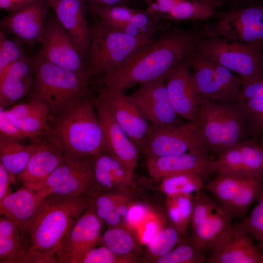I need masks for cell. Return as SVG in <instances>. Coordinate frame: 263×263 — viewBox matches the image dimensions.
I'll list each match as a JSON object with an SVG mask.
<instances>
[{
	"instance_id": "cell-44",
	"label": "cell",
	"mask_w": 263,
	"mask_h": 263,
	"mask_svg": "<svg viewBox=\"0 0 263 263\" xmlns=\"http://www.w3.org/2000/svg\"><path fill=\"white\" fill-rule=\"evenodd\" d=\"M139 261L138 255H119L101 244L89 250L81 263H134Z\"/></svg>"
},
{
	"instance_id": "cell-12",
	"label": "cell",
	"mask_w": 263,
	"mask_h": 263,
	"mask_svg": "<svg viewBox=\"0 0 263 263\" xmlns=\"http://www.w3.org/2000/svg\"><path fill=\"white\" fill-rule=\"evenodd\" d=\"M97 96L108 108L113 117L137 147L144 151L151 125L124 91H111L103 85Z\"/></svg>"
},
{
	"instance_id": "cell-19",
	"label": "cell",
	"mask_w": 263,
	"mask_h": 263,
	"mask_svg": "<svg viewBox=\"0 0 263 263\" xmlns=\"http://www.w3.org/2000/svg\"><path fill=\"white\" fill-rule=\"evenodd\" d=\"M63 152L60 140L50 131L38 144L25 169L17 176L23 186L35 190L58 166Z\"/></svg>"
},
{
	"instance_id": "cell-18",
	"label": "cell",
	"mask_w": 263,
	"mask_h": 263,
	"mask_svg": "<svg viewBox=\"0 0 263 263\" xmlns=\"http://www.w3.org/2000/svg\"><path fill=\"white\" fill-rule=\"evenodd\" d=\"M147 167L150 176L161 180L173 175L190 173L204 180L216 173L218 164L208 154L196 152L147 158Z\"/></svg>"
},
{
	"instance_id": "cell-15",
	"label": "cell",
	"mask_w": 263,
	"mask_h": 263,
	"mask_svg": "<svg viewBox=\"0 0 263 263\" xmlns=\"http://www.w3.org/2000/svg\"><path fill=\"white\" fill-rule=\"evenodd\" d=\"M128 95L153 126L163 128L183 123L170 101L165 78L141 83Z\"/></svg>"
},
{
	"instance_id": "cell-3",
	"label": "cell",
	"mask_w": 263,
	"mask_h": 263,
	"mask_svg": "<svg viewBox=\"0 0 263 263\" xmlns=\"http://www.w3.org/2000/svg\"><path fill=\"white\" fill-rule=\"evenodd\" d=\"M34 81L31 96L48 108L51 119L91 95L92 80L85 74L73 72L48 61L40 51L31 57Z\"/></svg>"
},
{
	"instance_id": "cell-33",
	"label": "cell",
	"mask_w": 263,
	"mask_h": 263,
	"mask_svg": "<svg viewBox=\"0 0 263 263\" xmlns=\"http://www.w3.org/2000/svg\"><path fill=\"white\" fill-rule=\"evenodd\" d=\"M37 147L38 144L24 145L0 135V163L8 171L11 183L25 169Z\"/></svg>"
},
{
	"instance_id": "cell-14",
	"label": "cell",
	"mask_w": 263,
	"mask_h": 263,
	"mask_svg": "<svg viewBox=\"0 0 263 263\" xmlns=\"http://www.w3.org/2000/svg\"><path fill=\"white\" fill-rule=\"evenodd\" d=\"M40 43V52L48 61L64 69L86 74L84 59L56 16L46 17Z\"/></svg>"
},
{
	"instance_id": "cell-5",
	"label": "cell",
	"mask_w": 263,
	"mask_h": 263,
	"mask_svg": "<svg viewBox=\"0 0 263 263\" xmlns=\"http://www.w3.org/2000/svg\"><path fill=\"white\" fill-rule=\"evenodd\" d=\"M196 121L210 151L216 156L250 138L244 109L236 100L223 102L202 98Z\"/></svg>"
},
{
	"instance_id": "cell-28",
	"label": "cell",
	"mask_w": 263,
	"mask_h": 263,
	"mask_svg": "<svg viewBox=\"0 0 263 263\" xmlns=\"http://www.w3.org/2000/svg\"><path fill=\"white\" fill-rule=\"evenodd\" d=\"M34 81L31 57L28 56L15 62L0 80V109H6L30 93Z\"/></svg>"
},
{
	"instance_id": "cell-9",
	"label": "cell",
	"mask_w": 263,
	"mask_h": 263,
	"mask_svg": "<svg viewBox=\"0 0 263 263\" xmlns=\"http://www.w3.org/2000/svg\"><path fill=\"white\" fill-rule=\"evenodd\" d=\"M187 59L202 98L223 102L236 100L243 83L239 75L197 50Z\"/></svg>"
},
{
	"instance_id": "cell-39",
	"label": "cell",
	"mask_w": 263,
	"mask_h": 263,
	"mask_svg": "<svg viewBox=\"0 0 263 263\" xmlns=\"http://www.w3.org/2000/svg\"><path fill=\"white\" fill-rule=\"evenodd\" d=\"M183 235L177 245L165 255L157 259L156 263H204L207 257L194 242L192 237Z\"/></svg>"
},
{
	"instance_id": "cell-13",
	"label": "cell",
	"mask_w": 263,
	"mask_h": 263,
	"mask_svg": "<svg viewBox=\"0 0 263 263\" xmlns=\"http://www.w3.org/2000/svg\"><path fill=\"white\" fill-rule=\"evenodd\" d=\"M103 224L89 207L72 225L56 253L57 263H81L87 252L101 244Z\"/></svg>"
},
{
	"instance_id": "cell-17",
	"label": "cell",
	"mask_w": 263,
	"mask_h": 263,
	"mask_svg": "<svg viewBox=\"0 0 263 263\" xmlns=\"http://www.w3.org/2000/svg\"><path fill=\"white\" fill-rule=\"evenodd\" d=\"M165 80L170 101L178 115L187 120L196 121L197 108L202 97L187 57L167 73Z\"/></svg>"
},
{
	"instance_id": "cell-34",
	"label": "cell",
	"mask_w": 263,
	"mask_h": 263,
	"mask_svg": "<svg viewBox=\"0 0 263 263\" xmlns=\"http://www.w3.org/2000/svg\"><path fill=\"white\" fill-rule=\"evenodd\" d=\"M246 176H248L217 172L205 185V188L226 210Z\"/></svg>"
},
{
	"instance_id": "cell-11",
	"label": "cell",
	"mask_w": 263,
	"mask_h": 263,
	"mask_svg": "<svg viewBox=\"0 0 263 263\" xmlns=\"http://www.w3.org/2000/svg\"><path fill=\"white\" fill-rule=\"evenodd\" d=\"M215 17L214 21L204 26L208 37L263 43V3L217 12Z\"/></svg>"
},
{
	"instance_id": "cell-35",
	"label": "cell",
	"mask_w": 263,
	"mask_h": 263,
	"mask_svg": "<svg viewBox=\"0 0 263 263\" xmlns=\"http://www.w3.org/2000/svg\"><path fill=\"white\" fill-rule=\"evenodd\" d=\"M138 240L132 229L123 225L108 227L102 234L101 244L119 255H138L140 251Z\"/></svg>"
},
{
	"instance_id": "cell-6",
	"label": "cell",
	"mask_w": 263,
	"mask_h": 263,
	"mask_svg": "<svg viewBox=\"0 0 263 263\" xmlns=\"http://www.w3.org/2000/svg\"><path fill=\"white\" fill-rule=\"evenodd\" d=\"M90 47L85 62L86 74L97 80L119 66L134 50L153 36H132L100 19L89 26Z\"/></svg>"
},
{
	"instance_id": "cell-10",
	"label": "cell",
	"mask_w": 263,
	"mask_h": 263,
	"mask_svg": "<svg viewBox=\"0 0 263 263\" xmlns=\"http://www.w3.org/2000/svg\"><path fill=\"white\" fill-rule=\"evenodd\" d=\"M143 152L147 158L190 152L209 155L210 152L198 123L193 120L163 128L151 124Z\"/></svg>"
},
{
	"instance_id": "cell-45",
	"label": "cell",
	"mask_w": 263,
	"mask_h": 263,
	"mask_svg": "<svg viewBox=\"0 0 263 263\" xmlns=\"http://www.w3.org/2000/svg\"><path fill=\"white\" fill-rule=\"evenodd\" d=\"M149 212V208L146 205L132 201L125 216V225L132 229L137 227L148 218Z\"/></svg>"
},
{
	"instance_id": "cell-23",
	"label": "cell",
	"mask_w": 263,
	"mask_h": 263,
	"mask_svg": "<svg viewBox=\"0 0 263 263\" xmlns=\"http://www.w3.org/2000/svg\"><path fill=\"white\" fill-rule=\"evenodd\" d=\"M252 236L239 223L232 225L224 244L211 252L208 263H263V252Z\"/></svg>"
},
{
	"instance_id": "cell-46",
	"label": "cell",
	"mask_w": 263,
	"mask_h": 263,
	"mask_svg": "<svg viewBox=\"0 0 263 263\" xmlns=\"http://www.w3.org/2000/svg\"><path fill=\"white\" fill-rule=\"evenodd\" d=\"M0 135L17 141L23 140L27 136L8 117L6 109H0Z\"/></svg>"
},
{
	"instance_id": "cell-30",
	"label": "cell",
	"mask_w": 263,
	"mask_h": 263,
	"mask_svg": "<svg viewBox=\"0 0 263 263\" xmlns=\"http://www.w3.org/2000/svg\"><path fill=\"white\" fill-rule=\"evenodd\" d=\"M44 197L23 186L0 200V213L14 220L28 235L29 225Z\"/></svg>"
},
{
	"instance_id": "cell-7",
	"label": "cell",
	"mask_w": 263,
	"mask_h": 263,
	"mask_svg": "<svg viewBox=\"0 0 263 263\" xmlns=\"http://www.w3.org/2000/svg\"><path fill=\"white\" fill-rule=\"evenodd\" d=\"M197 51L236 73L243 83L263 74V42H244L227 38L210 36L198 42Z\"/></svg>"
},
{
	"instance_id": "cell-43",
	"label": "cell",
	"mask_w": 263,
	"mask_h": 263,
	"mask_svg": "<svg viewBox=\"0 0 263 263\" xmlns=\"http://www.w3.org/2000/svg\"><path fill=\"white\" fill-rule=\"evenodd\" d=\"M252 236L263 252V183L256 204L248 216L239 223Z\"/></svg>"
},
{
	"instance_id": "cell-48",
	"label": "cell",
	"mask_w": 263,
	"mask_h": 263,
	"mask_svg": "<svg viewBox=\"0 0 263 263\" xmlns=\"http://www.w3.org/2000/svg\"><path fill=\"white\" fill-rule=\"evenodd\" d=\"M10 183L9 174L0 163V200L12 192L10 188Z\"/></svg>"
},
{
	"instance_id": "cell-50",
	"label": "cell",
	"mask_w": 263,
	"mask_h": 263,
	"mask_svg": "<svg viewBox=\"0 0 263 263\" xmlns=\"http://www.w3.org/2000/svg\"><path fill=\"white\" fill-rule=\"evenodd\" d=\"M88 5H127L129 0H85Z\"/></svg>"
},
{
	"instance_id": "cell-20",
	"label": "cell",
	"mask_w": 263,
	"mask_h": 263,
	"mask_svg": "<svg viewBox=\"0 0 263 263\" xmlns=\"http://www.w3.org/2000/svg\"><path fill=\"white\" fill-rule=\"evenodd\" d=\"M94 101L103 130V150L134 170L139 154L137 147L116 121L103 101L96 95L94 97Z\"/></svg>"
},
{
	"instance_id": "cell-8",
	"label": "cell",
	"mask_w": 263,
	"mask_h": 263,
	"mask_svg": "<svg viewBox=\"0 0 263 263\" xmlns=\"http://www.w3.org/2000/svg\"><path fill=\"white\" fill-rule=\"evenodd\" d=\"M92 157L64 152L58 166L35 191L44 197L88 196L96 189Z\"/></svg>"
},
{
	"instance_id": "cell-51",
	"label": "cell",
	"mask_w": 263,
	"mask_h": 263,
	"mask_svg": "<svg viewBox=\"0 0 263 263\" xmlns=\"http://www.w3.org/2000/svg\"><path fill=\"white\" fill-rule=\"evenodd\" d=\"M202 3L215 10L217 7H220L223 2V0H197Z\"/></svg>"
},
{
	"instance_id": "cell-22",
	"label": "cell",
	"mask_w": 263,
	"mask_h": 263,
	"mask_svg": "<svg viewBox=\"0 0 263 263\" xmlns=\"http://www.w3.org/2000/svg\"><path fill=\"white\" fill-rule=\"evenodd\" d=\"M50 7L70 36L73 38L84 59L90 47L89 26L86 14L87 4L85 0H48Z\"/></svg>"
},
{
	"instance_id": "cell-2",
	"label": "cell",
	"mask_w": 263,
	"mask_h": 263,
	"mask_svg": "<svg viewBox=\"0 0 263 263\" xmlns=\"http://www.w3.org/2000/svg\"><path fill=\"white\" fill-rule=\"evenodd\" d=\"M88 207V196H45L29 225V247L22 263H56L58 248Z\"/></svg>"
},
{
	"instance_id": "cell-36",
	"label": "cell",
	"mask_w": 263,
	"mask_h": 263,
	"mask_svg": "<svg viewBox=\"0 0 263 263\" xmlns=\"http://www.w3.org/2000/svg\"><path fill=\"white\" fill-rule=\"evenodd\" d=\"M263 183V175L246 176L226 210L234 218L243 220L250 207L257 200Z\"/></svg>"
},
{
	"instance_id": "cell-25",
	"label": "cell",
	"mask_w": 263,
	"mask_h": 263,
	"mask_svg": "<svg viewBox=\"0 0 263 263\" xmlns=\"http://www.w3.org/2000/svg\"><path fill=\"white\" fill-rule=\"evenodd\" d=\"M87 9L112 26L120 24L133 25L148 36H153L171 26L170 22L154 18L145 10L128 6L87 5Z\"/></svg>"
},
{
	"instance_id": "cell-4",
	"label": "cell",
	"mask_w": 263,
	"mask_h": 263,
	"mask_svg": "<svg viewBox=\"0 0 263 263\" xmlns=\"http://www.w3.org/2000/svg\"><path fill=\"white\" fill-rule=\"evenodd\" d=\"M50 131L64 152L93 156L104 149L103 132L91 95L50 121Z\"/></svg>"
},
{
	"instance_id": "cell-26",
	"label": "cell",
	"mask_w": 263,
	"mask_h": 263,
	"mask_svg": "<svg viewBox=\"0 0 263 263\" xmlns=\"http://www.w3.org/2000/svg\"><path fill=\"white\" fill-rule=\"evenodd\" d=\"M146 5L145 10L157 19L169 21H206L217 12L197 0H140Z\"/></svg>"
},
{
	"instance_id": "cell-16",
	"label": "cell",
	"mask_w": 263,
	"mask_h": 263,
	"mask_svg": "<svg viewBox=\"0 0 263 263\" xmlns=\"http://www.w3.org/2000/svg\"><path fill=\"white\" fill-rule=\"evenodd\" d=\"M49 7L48 0H31L0 19V31L33 47L41 41Z\"/></svg>"
},
{
	"instance_id": "cell-49",
	"label": "cell",
	"mask_w": 263,
	"mask_h": 263,
	"mask_svg": "<svg viewBox=\"0 0 263 263\" xmlns=\"http://www.w3.org/2000/svg\"><path fill=\"white\" fill-rule=\"evenodd\" d=\"M31 0H0L1 10L9 12L13 11L26 4Z\"/></svg>"
},
{
	"instance_id": "cell-24",
	"label": "cell",
	"mask_w": 263,
	"mask_h": 263,
	"mask_svg": "<svg viewBox=\"0 0 263 263\" xmlns=\"http://www.w3.org/2000/svg\"><path fill=\"white\" fill-rule=\"evenodd\" d=\"M6 111L10 119L32 143L38 144L50 132V111L43 102L36 98L31 96L29 101L13 105Z\"/></svg>"
},
{
	"instance_id": "cell-52",
	"label": "cell",
	"mask_w": 263,
	"mask_h": 263,
	"mask_svg": "<svg viewBox=\"0 0 263 263\" xmlns=\"http://www.w3.org/2000/svg\"><path fill=\"white\" fill-rule=\"evenodd\" d=\"M260 144L263 147V135L259 139Z\"/></svg>"
},
{
	"instance_id": "cell-27",
	"label": "cell",
	"mask_w": 263,
	"mask_h": 263,
	"mask_svg": "<svg viewBox=\"0 0 263 263\" xmlns=\"http://www.w3.org/2000/svg\"><path fill=\"white\" fill-rule=\"evenodd\" d=\"M96 189L127 190L132 185L133 171L104 150L92 156Z\"/></svg>"
},
{
	"instance_id": "cell-1",
	"label": "cell",
	"mask_w": 263,
	"mask_h": 263,
	"mask_svg": "<svg viewBox=\"0 0 263 263\" xmlns=\"http://www.w3.org/2000/svg\"><path fill=\"white\" fill-rule=\"evenodd\" d=\"M203 27L183 30L170 27L159 37L138 47L117 67L95 83L111 91H124L136 84L165 78L167 73L197 50L198 42L207 37Z\"/></svg>"
},
{
	"instance_id": "cell-31",
	"label": "cell",
	"mask_w": 263,
	"mask_h": 263,
	"mask_svg": "<svg viewBox=\"0 0 263 263\" xmlns=\"http://www.w3.org/2000/svg\"><path fill=\"white\" fill-rule=\"evenodd\" d=\"M236 100L242 105L250 137L263 135V74L243 83Z\"/></svg>"
},
{
	"instance_id": "cell-53",
	"label": "cell",
	"mask_w": 263,
	"mask_h": 263,
	"mask_svg": "<svg viewBox=\"0 0 263 263\" xmlns=\"http://www.w3.org/2000/svg\"></svg>"
},
{
	"instance_id": "cell-29",
	"label": "cell",
	"mask_w": 263,
	"mask_h": 263,
	"mask_svg": "<svg viewBox=\"0 0 263 263\" xmlns=\"http://www.w3.org/2000/svg\"><path fill=\"white\" fill-rule=\"evenodd\" d=\"M234 219L219 204L211 215L193 231L191 237L203 251L210 253L220 247L227 239Z\"/></svg>"
},
{
	"instance_id": "cell-42",
	"label": "cell",
	"mask_w": 263,
	"mask_h": 263,
	"mask_svg": "<svg viewBox=\"0 0 263 263\" xmlns=\"http://www.w3.org/2000/svg\"><path fill=\"white\" fill-rule=\"evenodd\" d=\"M22 43L17 38L8 39L4 33L0 32V80L4 77L15 62L28 56Z\"/></svg>"
},
{
	"instance_id": "cell-47",
	"label": "cell",
	"mask_w": 263,
	"mask_h": 263,
	"mask_svg": "<svg viewBox=\"0 0 263 263\" xmlns=\"http://www.w3.org/2000/svg\"><path fill=\"white\" fill-rule=\"evenodd\" d=\"M144 223V221H143ZM139 228L138 240L144 244H147L160 230L157 223L153 219H147L143 226L138 225Z\"/></svg>"
},
{
	"instance_id": "cell-37",
	"label": "cell",
	"mask_w": 263,
	"mask_h": 263,
	"mask_svg": "<svg viewBox=\"0 0 263 263\" xmlns=\"http://www.w3.org/2000/svg\"><path fill=\"white\" fill-rule=\"evenodd\" d=\"M193 197L185 194L167 196L166 208L170 224L184 235L190 222L193 207Z\"/></svg>"
},
{
	"instance_id": "cell-38",
	"label": "cell",
	"mask_w": 263,
	"mask_h": 263,
	"mask_svg": "<svg viewBox=\"0 0 263 263\" xmlns=\"http://www.w3.org/2000/svg\"><path fill=\"white\" fill-rule=\"evenodd\" d=\"M160 190L167 196L177 194L194 197L205 188V180L194 173H185L166 177L160 180Z\"/></svg>"
},
{
	"instance_id": "cell-32",
	"label": "cell",
	"mask_w": 263,
	"mask_h": 263,
	"mask_svg": "<svg viewBox=\"0 0 263 263\" xmlns=\"http://www.w3.org/2000/svg\"><path fill=\"white\" fill-rule=\"evenodd\" d=\"M26 235L14 220L0 217V263H22L29 247Z\"/></svg>"
},
{
	"instance_id": "cell-41",
	"label": "cell",
	"mask_w": 263,
	"mask_h": 263,
	"mask_svg": "<svg viewBox=\"0 0 263 263\" xmlns=\"http://www.w3.org/2000/svg\"><path fill=\"white\" fill-rule=\"evenodd\" d=\"M183 236L171 224L162 228L147 244V251L149 258L154 262L157 259L168 254L178 244Z\"/></svg>"
},
{
	"instance_id": "cell-21",
	"label": "cell",
	"mask_w": 263,
	"mask_h": 263,
	"mask_svg": "<svg viewBox=\"0 0 263 263\" xmlns=\"http://www.w3.org/2000/svg\"><path fill=\"white\" fill-rule=\"evenodd\" d=\"M216 172L244 176L263 175V147L259 140L249 138L227 149L216 158Z\"/></svg>"
},
{
	"instance_id": "cell-40",
	"label": "cell",
	"mask_w": 263,
	"mask_h": 263,
	"mask_svg": "<svg viewBox=\"0 0 263 263\" xmlns=\"http://www.w3.org/2000/svg\"><path fill=\"white\" fill-rule=\"evenodd\" d=\"M130 191L95 190L88 196L89 207L103 224L118 204L132 194Z\"/></svg>"
}]
</instances>
